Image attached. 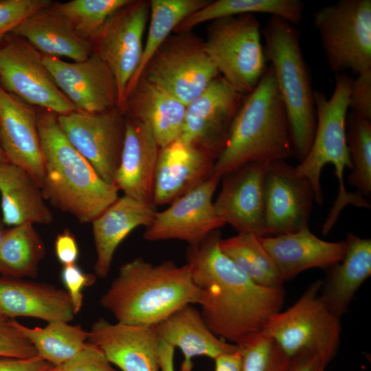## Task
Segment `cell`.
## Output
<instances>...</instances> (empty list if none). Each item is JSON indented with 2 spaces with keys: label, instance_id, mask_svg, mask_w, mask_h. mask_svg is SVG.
Listing matches in <instances>:
<instances>
[{
  "label": "cell",
  "instance_id": "1",
  "mask_svg": "<svg viewBox=\"0 0 371 371\" xmlns=\"http://www.w3.org/2000/svg\"><path fill=\"white\" fill-rule=\"evenodd\" d=\"M221 239L219 229L214 231L199 245L188 247L186 260L204 322L221 339L240 346L280 311L284 291L254 282L221 251Z\"/></svg>",
  "mask_w": 371,
  "mask_h": 371
},
{
  "label": "cell",
  "instance_id": "2",
  "mask_svg": "<svg viewBox=\"0 0 371 371\" xmlns=\"http://www.w3.org/2000/svg\"><path fill=\"white\" fill-rule=\"evenodd\" d=\"M199 298L188 263L154 265L138 257L121 265L99 302L117 322L153 326L185 305L198 304Z\"/></svg>",
  "mask_w": 371,
  "mask_h": 371
},
{
  "label": "cell",
  "instance_id": "3",
  "mask_svg": "<svg viewBox=\"0 0 371 371\" xmlns=\"http://www.w3.org/2000/svg\"><path fill=\"white\" fill-rule=\"evenodd\" d=\"M37 109L38 130L44 163L41 190L45 199L81 223L92 222L118 197L63 132L58 115Z\"/></svg>",
  "mask_w": 371,
  "mask_h": 371
},
{
  "label": "cell",
  "instance_id": "4",
  "mask_svg": "<svg viewBox=\"0 0 371 371\" xmlns=\"http://www.w3.org/2000/svg\"><path fill=\"white\" fill-rule=\"evenodd\" d=\"M294 157L288 117L270 65L256 88L244 96L216 159L212 175L225 174L251 162Z\"/></svg>",
  "mask_w": 371,
  "mask_h": 371
},
{
  "label": "cell",
  "instance_id": "5",
  "mask_svg": "<svg viewBox=\"0 0 371 371\" xmlns=\"http://www.w3.org/2000/svg\"><path fill=\"white\" fill-rule=\"evenodd\" d=\"M335 88L328 99L322 91H314L316 128L311 148L306 157L295 167L296 172L311 183L315 202L322 205L324 196L320 185L321 172L331 164L338 179L339 192L324 221L322 232L326 235L335 224L344 207L353 205L370 208L368 200L359 192H347L344 182L346 168L352 169L346 140V117L352 78L346 73L336 74Z\"/></svg>",
  "mask_w": 371,
  "mask_h": 371
},
{
  "label": "cell",
  "instance_id": "6",
  "mask_svg": "<svg viewBox=\"0 0 371 371\" xmlns=\"http://www.w3.org/2000/svg\"><path fill=\"white\" fill-rule=\"evenodd\" d=\"M267 62L271 66L287 114L294 157L300 162L307 155L316 128L314 90L311 71L296 27L271 16L261 30Z\"/></svg>",
  "mask_w": 371,
  "mask_h": 371
},
{
  "label": "cell",
  "instance_id": "7",
  "mask_svg": "<svg viewBox=\"0 0 371 371\" xmlns=\"http://www.w3.org/2000/svg\"><path fill=\"white\" fill-rule=\"evenodd\" d=\"M261 36L254 14L216 19L207 27V56L219 74L243 95L256 88L268 65Z\"/></svg>",
  "mask_w": 371,
  "mask_h": 371
},
{
  "label": "cell",
  "instance_id": "8",
  "mask_svg": "<svg viewBox=\"0 0 371 371\" xmlns=\"http://www.w3.org/2000/svg\"><path fill=\"white\" fill-rule=\"evenodd\" d=\"M322 280L310 284L288 309L273 314L261 334L273 339L290 357L303 350L315 352L329 363L341 341V319L322 298Z\"/></svg>",
  "mask_w": 371,
  "mask_h": 371
},
{
  "label": "cell",
  "instance_id": "9",
  "mask_svg": "<svg viewBox=\"0 0 371 371\" xmlns=\"http://www.w3.org/2000/svg\"><path fill=\"white\" fill-rule=\"evenodd\" d=\"M328 67L355 75L371 69V1L340 0L313 16Z\"/></svg>",
  "mask_w": 371,
  "mask_h": 371
},
{
  "label": "cell",
  "instance_id": "10",
  "mask_svg": "<svg viewBox=\"0 0 371 371\" xmlns=\"http://www.w3.org/2000/svg\"><path fill=\"white\" fill-rule=\"evenodd\" d=\"M218 75L205 52L204 40L187 31L170 34L139 78L164 89L187 106Z\"/></svg>",
  "mask_w": 371,
  "mask_h": 371
},
{
  "label": "cell",
  "instance_id": "11",
  "mask_svg": "<svg viewBox=\"0 0 371 371\" xmlns=\"http://www.w3.org/2000/svg\"><path fill=\"white\" fill-rule=\"evenodd\" d=\"M0 85L25 102L58 115L78 111L54 82L43 54L12 33L0 41Z\"/></svg>",
  "mask_w": 371,
  "mask_h": 371
},
{
  "label": "cell",
  "instance_id": "12",
  "mask_svg": "<svg viewBox=\"0 0 371 371\" xmlns=\"http://www.w3.org/2000/svg\"><path fill=\"white\" fill-rule=\"evenodd\" d=\"M150 12V1L129 0L89 41L92 54L107 65L115 80L118 107L123 113L126 88L142 57V38Z\"/></svg>",
  "mask_w": 371,
  "mask_h": 371
},
{
  "label": "cell",
  "instance_id": "13",
  "mask_svg": "<svg viewBox=\"0 0 371 371\" xmlns=\"http://www.w3.org/2000/svg\"><path fill=\"white\" fill-rule=\"evenodd\" d=\"M65 135L106 183L113 185L125 137V116L115 107L99 113L58 115Z\"/></svg>",
  "mask_w": 371,
  "mask_h": 371
},
{
  "label": "cell",
  "instance_id": "14",
  "mask_svg": "<svg viewBox=\"0 0 371 371\" xmlns=\"http://www.w3.org/2000/svg\"><path fill=\"white\" fill-rule=\"evenodd\" d=\"M264 236L308 227L315 201L311 182L285 160L267 161L264 175Z\"/></svg>",
  "mask_w": 371,
  "mask_h": 371
},
{
  "label": "cell",
  "instance_id": "15",
  "mask_svg": "<svg viewBox=\"0 0 371 371\" xmlns=\"http://www.w3.org/2000/svg\"><path fill=\"white\" fill-rule=\"evenodd\" d=\"M221 177L212 175L198 186L157 212L144 232L148 241L179 240L196 246L225 225L216 214L213 195Z\"/></svg>",
  "mask_w": 371,
  "mask_h": 371
},
{
  "label": "cell",
  "instance_id": "16",
  "mask_svg": "<svg viewBox=\"0 0 371 371\" xmlns=\"http://www.w3.org/2000/svg\"><path fill=\"white\" fill-rule=\"evenodd\" d=\"M244 96L218 75L186 106L179 139L201 149L216 161Z\"/></svg>",
  "mask_w": 371,
  "mask_h": 371
},
{
  "label": "cell",
  "instance_id": "17",
  "mask_svg": "<svg viewBox=\"0 0 371 371\" xmlns=\"http://www.w3.org/2000/svg\"><path fill=\"white\" fill-rule=\"evenodd\" d=\"M54 82L78 111L99 113L118 107L115 80L107 65L95 54L81 62L68 63L43 55Z\"/></svg>",
  "mask_w": 371,
  "mask_h": 371
},
{
  "label": "cell",
  "instance_id": "18",
  "mask_svg": "<svg viewBox=\"0 0 371 371\" xmlns=\"http://www.w3.org/2000/svg\"><path fill=\"white\" fill-rule=\"evenodd\" d=\"M267 161L244 164L222 177L216 215L238 233L264 236V175Z\"/></svg>",
  "mask_w": 371,
  "mask_h": 371
},
{
  "label": "cell",
  "instance_id": "19",
  "mask_svg": "<svg viewBox=\"0 0 371 371\" xmlns=\"http://www.w3.org/2000/svg\"><path fill=\"white\" fill-rule=\"evenodd\" d=\"M87 341L122 371H161L156 325L113 324L100 318L88 331Z\"/></svg>",
  "mask_w": 371,
  "mask_h": 371
},
{
  "label": "cell",
  "instance_id": "20",
  "mask_svg": "<svg viewBox=\"0 0 371 371\" xmlns=\"http://www.w3.org/2000/svg\"><path fill=\"white\" fill-rule=\"evenodd\" d=\"M0 143L7 161L28 172L41 188L44 163L37 109L1 85Z\"/></svg>",
  "mask_w": 371,
  "mask_h": 371
},
{
  "label": "cell",
  "instance_id": "21",
  "mask_svg": "<svg viewBox=\"0 0 371 371\" xmlns=\"http://www.w3.org/2000/svg\"><path fill=\"white\" fill-rule=\"evenodd\" d=\"M124 116L125 137L113 185L125 196L152 203L155 175L161 148L148 122Z\"/></svg>",
  "mask_w": 371,
  "mask_h": 371
},
{
  "label": "cell",
  "instance_id": "22",
  "mask_svg": "<svg viewBox=\"0 0 371 371\" xmlns=\"http://www.w3.org/2000/svg\"><path fill=\"white\" fill-rule=\"evenodd\" d=\"M215 159L201 149L179 139L161 148L152 203L170 204L212 175Z\"/></svg>",
  "mask_w": 371,
  "mask_h": 371
},
{
  "label": "cell",
  "instance_id": "23",
  "mask_svg": "<svg viewBox=\"0 0 371 371\" xmlns=\"http://www.w3.org/2000/svg\"><path fill=\"white\" fill-rule=\"evenodd\" d=\"M283 282L311 268L328 269L339 262L345 255V240L326 241L309 229L270 237L260 236Z\"/></svg>",
  "mask_w": 371,
  "mask_h": 371
},
{
  "label": "cell",
  "instance_id": "24",
  "mask_svg": "<svg viewBox=\"0 0 371 371\" xmlns=\"http://www.w3.org/2000/svg\"><path fill=\"white\" fill-rule=\"evenodd\" d=\"M0 308L8 317L70 322L75 314L65 289L21 278L0 277Z\"/></svg>",
  "mask_w": 371,
  "mask_h": 371
},
{
  "label": "cell",
  "instance_id": "25",
  "mask_svg": "<svg viewBox=\"0 0 371 371\" xmlns=\"http://www.w3.org/2000/svg\"><path fill=\"white\" fill-rule=\"evenodd\" d=\"M157 212L153 203L124 195L92 221L96 276L105 278L109 275L115 252L120 243L137 227L149 226Z\"/></svg>",
  "mask_w": 371,
  "mask_h": 371
},
{
  "label": "cell",
  "instance_id": "26",
  "mask_svg": "<svg viewBox=\"0 0 371 371\" xmlns=\"http://www.w3.org/2000/svg\"><path fill=\"white\" fill-rule=\"evenodd\" d=\"M160 341L181 350L183 360L179 371H192L193 358L205 356L213 359L236 352L239 347L214 335L204 322L199 310L187 304L156 325Z\"/></svg>",
  "mask_w": 371,
  "mask_h": 371
},
{
  "label": "cell",
  "instance_id": "27",
  "mask_svg": "<svg viewBox=\"0 0 371 371\" xmlns=\"http://www.w3.org/2000/svg\"><path fill=\"white\" fill-rule=\"evenodd\" d=\"M344 258L327 270L319 293L331 312L341 319L355 293L371 275V240L348 233Z\"/></svg>",
  "mask_w": 371,
  "mask_h": 371
},
{
  "label": "cell",
  "instance_id": "28",
  "mask_svg": "<svg viewBox=\"0 0 371 371\" xmlns=\"http://www.w3.org/2000/svg\"><path fill=\"white\" fill-rule=\"evenodd\" d=\"M11 33L26 40L43 55L81 62L92 54L90 43L80 38L69 21L50 5L32 13Z\"/></svg>",
  "mask_w": 371,
  "mask_h": 371
},
{
  "label": "cell",
  "instance_id": "29",
  "mask_svg": "<svg viewBox=\"0 0 371 371\" xmlns=\"http://www.w3.org/2000/svg\"><path fill=\"white\" fill-rule=\"evenodd\" d=\"M186 106L170 93L139 78L126 97L124 114L148 122L160 148L180 137Z\"/></svg>",
  "mask_w": 371,
  "mask_h": 371
},
{
  "label": "cell",
  "instance_id": "30",
  "mask_svg": "<svg viewBox=\"0 0 371 371\" xmlns=\"http://www.w3.org/2000/svg\"><path fill=\"white\" fill-rule=\"evenodd\" d=\"M0 194L5 225H47L53 221L41 186L28 172L8 161L0 162Z\"/></svg>",
  "mask_w": 371,
  "mask_h": 371
},
{
  "label": "cell",
  "instance_id": "31",
  "mask_svg": "<svg viewBox=\"0 0 371 371\" xmlns=\"http://www.w3.org/2000/svg\"><path fill=\"white\" fill-rule=\"evenodd\" d=\"M305 4L300 0H217L183 20L175 32L191 31L196 25L216 19L243 14L265 13L296 26L303 20Z\"/></svg>",
  "mask_w": 371,
  "mask_h": 371
},
{
  "label": "cell",
  "instance_id": "32",
  "mask_svg": "<svg viewBox=\"0 0 371 371\" xmlns=\"http://www.w3.org/2000/svg\"><path fill=\"white\" fill-rule=\"evenodd\" d=\"M45 255V244L33 224L12 227L0 239V274L12 278H35Z\"/></svg>",
  "mask_w": 371,
  "mask_h": 371
},
{
  "label": "cell",
  "instance_id": "33",
  "mask_svg": "<svg viewBox=\"0 0 371 371\" xmlns=\"http://www.w3.org/2000/svg\"><path fill=\"white\" fill-rule=\"evenodd\" d=\"M14 326L31 342L37 355L54 366L77 355L87 342L88 331L80 325L54 321L45 327L30 328L13 319Z\"/></svg>",
  "mask_w": 371,
  "mask_h": 371
},
{
  "label": "cell",
  "instance_id": "34",
  "mask_svg": "<svg viewBox=\"0 0 371 371\" xmlns=\"http://www.w3.org/2000/svg\"><path fill=\"white\" fill-rule=\"evenodd\" d=\"M208 0H151L147 39L138 69L126 90V97L137 83L144 68L157 49L188 16L204 8Z\"/></svg>",
  "mask_w": 371,
  "mask_h": 371
},
{
  "label": "cell",
  "instance_id": "35",
  "mask_svg": "<svg viewBox=\"0 0 371 371\" xmlns=\"http://www.w3.org/2000/svg\"><path fill=\"white\" fill-rule=\"evenodd\" d=\"M221 251L256 284L266 287L282 286L283 281L260 236L237 235L220 240Z\"/></svg>",
  "mask_w": 371,
  "mask_h": 371
},
{
  "label": "cell",
  "instance_id": "36",
  "mask_svg": "<svg viewBox=\"0 0 371 371\" xmlns=\"http://www.w3.org/2000/svg\"><path fill=\"white\" fill-rule=\"evenodd\" d=\"M129 0H72L52 2L50 7L66 18L76 34L90 41L109 16Z\"/></svg>",
  "mask_w": 371,
  "mask_h": 371
},
{
  "label": "cell",
  "instance_id": "37",
  "mask_svg": "<svg viewBox=\"0 0 371 371\" xmlns=\"http://www.w3.org/2000/svg\"><path fill=\"white\" fill-rule=\"evenodd\" d=\"M346 140L352 164L348 183L363 196L371 193V122L349 112Z\"/></svg>",
  "mask_w": 371,
  "mask_h": 371
},
{
  "label": "cell",
  "instance_id": "38",
  "mask_svg": "<svg viewBox=\"0 0 371 371\" xmlns=\"http://www.w3.org/2000/svg\"><path fill=\"white\" fill-rule=\"evenodd\" d=\"M240 371H288L291 357L271 338L261 333L238 346Z\"/></svg>",
  "mask_w": 371,
  "mask_h": 371
},
{
  "label": "cell",
  "instance_id": "39",
  "mask_svg": "<svg viewBox=\"0 0 371 371\" xmlns=\"http://www.w3.org/2000/svg\"><path fill=\"white\" fill-rule=\"evenodd\" d=\"M52 3L50 0H0V41L27 16Z\"/></svg>",
  "mask_w": 371,
  "mask_h": 371
},
{
  "label": "cell",
  "instance_id": "40",
  "mask_svg": "<svg viewBox=\"0 0 371 371\" xmlns=\"http://www.w3.org/2000/svg\"><path fill=\"white\" fill-rule=\"evenodd\" d=\"M0 356L28 359L38 356L31 342L14 326L13 318L0 317Z\"/></svg>",
  "mask_w": 371,
  "mask_h": 371
},
{
  "label": "cell",
  "instance_id": "41",
  "mask_svg": "<svg viewBox=\"0 0 371 371\" xmlns=\"http://www.w3.org/2000/svg\"><path fill=\"white\" fill-rule=\"evenodd\" d=\"M49 371H117L108 360L103 351L89 343L67 361L53 366Z\"/></svg>",
  "mask_w": 371,
  "mask_h": 371
},
{
  "label": "cell",
  "instance_id": "42",
  "mask_svg": "<svg viewBox=\"0 0 371 371\" xmlns=\"http://www.w3.org/2000/svg\"><path fill=\"white\" fill-rule=\"evenodd\" d=\"M352 78L348 98L351 113L371 122V69Z\"/></svg>",
  "mask_w": 371,
  "mask_h": 371
},
{
  "label": "cell",
  "instance_id": "43",
  "mask_svg": "<svg viewBox=\"0 0 371 371\" xmlns=\"http://www.w3.org/2000/svg\"><path fill=\"white\" fill-rule=\"evenodd\" d=\"M96 277L94 274L84 272L76 264L63 267L61 279L70 297L75 315L80 311L82 306V291L85 287L93 285Z\"/></svg>",
  "mask_w": 371,
  "mask_h": 371
},
{
  "label": "cell",
  "instance_id": "44",
  "mask_svg": "<svg viewBox=\"0 0 371 371\" xmlns=\"http://www.w3.org/2000/svg\"><path fill=\"white\" fill-rule=\"evenodd\" d=\"M54 251L57 260L63 266L76 264L79 249L76 239L69 229H66L56 236Z\"/></svg>",
  "mask_w": 371,
  "mask_h": 371
},
{
  "label": "cell",
  "instance_id": "45",
  "mask_svg": "<svg viewBox=\"0 0 371 371\" xmlns=\"http://www.w3.org/2000/svg\"><path fill=\"white\" fill-rule=\"evenodd\" d=\"M53 366L38 356L28 359L0 356V371H49Z\"/></svg>",
  "mask_w": 371,
  "mask_h": 371
},
{
  "label": "cell",
  "instance_id": "46",
  "mask_svg": "<svg viewBox=\"0 0 371 371\" xmlns=\"http://www.w3.org/2000/svg\"><path fill=\"white\" fill-rule=\"evenodd\" d=\"M328 364L318 353L303 350L291 357L288 371H325Z\"/></svg>",
  "mask_w": 371,
  "mask_h": 371
},
{
  "label": "cell",
  "instance_id": "47",
  "mask_svg": "<svg viewBox=\"0 0 371 371\" xmlns=\"http://www.w3.org/2000/svg\"><path fill=\"white\" fill-rule=\"evenodd\" d=\"M214 361V371H240L242 357L240 348L236 352L223 354Z\"/></svg>",
  "mask_w": 371,
  "mask_h": 371
},
{
  "label": "cell",
  "instance_id": "48",
  "mask_svg": "<svg viewBox=\"0 0 371 371\" xmlns=\"http://www.w3.org/2000/svg\"><path fill=\"white\" fill-rule=\"evenodd\" d=\"M175 348L163 341H159V358L161 371H175Z\"/></svg>",
  "mask_w": 371,
  "mask_h": 371
},
{
  "label": "cell",
  "instance_id": "49",
  "mask_svg": "<svg viewBox=\"0 0 371 371\" xmlns=\"http://www.w3.org/2000/svg\"><path fill=\"white\" fill-rule=\"evenodd\" d=\"M4 226L5 225L3 223L2 219L1 218H0V239L1 238L4 232L5 231Z\"/></svg>",
  "mask_w": 371,
  "mask_h": 371
},
{
  "label": "cell",
  "instance_id": "50",
  "mask_svg": "<svg viewBox=\"0 0 371 371\" xmlns=\"http://www.w3.org/2000/svg\"><path fill=\"white\" fill-rule=\"evenodd\" d=\"M2 161H7V160L0 143V162Z\"/></svg>",
  "mask_w": 371,
  "mask_h": 371
},
{
  "label": "cell",
  "instance_id": "51",
  "mask_svg": "<svg viewBox=\"0 0 371 371\" xmlns=\"http://www.w3.org/2000/svg\"><path fill=\"white\" fill-rule=\"evenodd\" d=\"M2 316H5V315H3L2 311H1V309L0 308V317H2Z\"/></svg>",
  "mask_w": 371,
  "mask_h": 371
}]
</instances>
